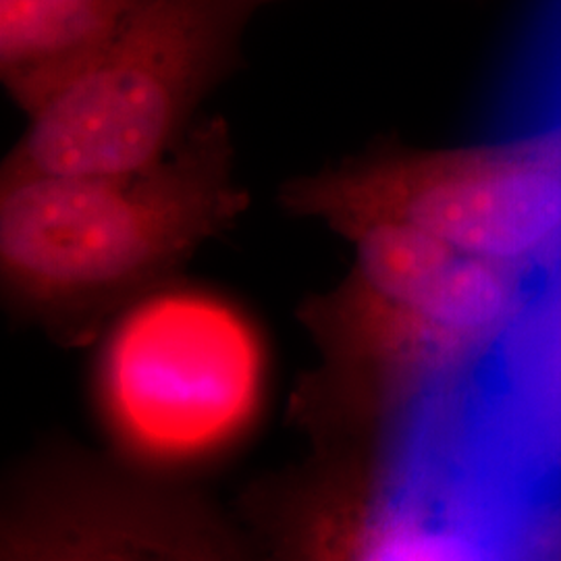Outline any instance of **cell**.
<instances>
[{"label":"cell","instance_id":"9c48e42d","mask_svg":"<svg viewBox=\"0 0 561 561\" xmlns=\"http://www.w3.org/2000/svg\"><path fill=\"white\" fill-rule=\"evenodd\" d=\"M539 561H561V495L547 522Z\"/></svg>","mask_w":561,"mask_h":561},{"label":"cell","instance_id":"6da1fadb","mask_svg":"<svg viewBox=\"0 0 561 561\" xmlns=\"http://www.w3.org/2000/svg\"><path fill=\"white\" fill-rule=\"evenodd\" d=\"M347 240L350 273L298 312L319 358L294 416L321 451L379 442L419 403L474 377L533 289L520 271L410 225L377 222Z\"/></svg>","mask_w":561,"mask_h":561},{"label":"cell","instance_id":"52a82bcc","mask_svg":"<svg viewBox=\"0 0 561 561\" xmlns=\"http://www.w3.org/2000/svg\"><path fill=\"white\" fill-rule=\"evenodd\" d=\"M141 0H0V78L36 113L101 57Z\"/></svg>","mask_w":561,"mask_h":561},{"label":"cell","instance_id":"ba28073f","mask_svg":"<svg viewBox=\"0 0 561 561\" xmlns=\"http://www.w3.org/2000/svg\"><path fill=\"white\" fill-rule=\"evenodd\" d=\"M474 385L482 401L561 468V262L542 273Z\"/></svg>","mask_w":561,"mask_h":561},{"label":"cell","instance_id":"3957f363","mask_svg":"<svg viewBox=\"0 0 561 561\" xmlns=\"http://www.w3.org/2000/svg\"><path fill=\"white\" fill-rule=\"evenodd\" d=\"M279 201L345 238L401 222L466 256L542 275L561 262V123L520 140L447 150L385 144L287 181Z\"/></svg>","mask_w":561,"mask_h":561},{"label":"cell","instance_id":"7a4b0ae2","mask_svg":"<svg viewBox=\"0 0 561 561\" xmlns=\"http://www.w3.org/2000/svg\"><path fill=\"white\" fill-rule=\"evenodd\" d=\"M222 117L161 161L119 173L4 171L0 279L9 306L60 343L101 337L248 208Z\"/></svg>","mask_w":561,"mask_h":561},{"label":"cell","instance_id":"5b68a950","mask_svg":"<svg viewBox=\"0 0 561 561\" xmlns=\"http://www.w3.org/2000/svg\"><path fill=\"white\" fill-rule=\"evenodd\" d=\"M92 387L102 424L127 458L190 466L240 442L256 421L266 350L238 304L169 280L106 327Z\"/></svg>","mask_w":561,"mask_h":561},{"label":"cell","instance_id":"8992f818","mask_svg":"<svg viewBox=\"0 0 561 561\" xmlns=\"http://www.w3.org/2000/svg\"><path fill=\"white\" fill-rule=\"evenodd\" d=\"M0 561H245L206 510L83 461L42 468L11 497Z\"/></svg>","mask_w":561,"mask_h":561},{"label":"cell","instance_id":"277c9868","mask_svg":"<svg viewBox=\"0 0 561 561\" xmlns=\"http://www.w3.org/2000/svg\"><path fill=\"white\" fill-rule=\"evenodd\" d=\"M277 0H141L115 41L36 113L4 171L119 173L161 161L241 62V34Z\"/></svg>","mask_w":561,"mask_h":561}]
</instances>
